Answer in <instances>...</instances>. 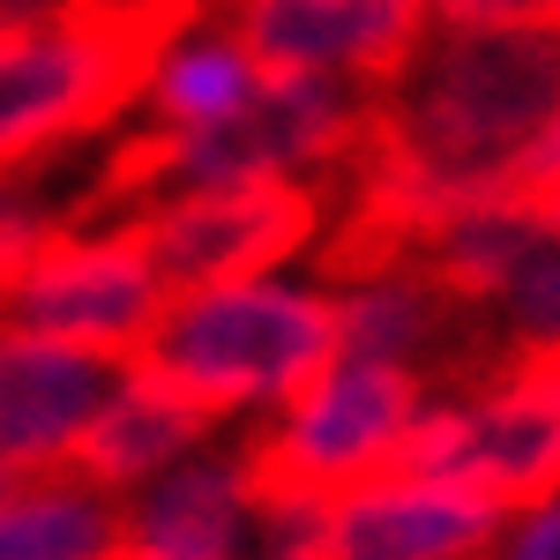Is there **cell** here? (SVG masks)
Listing matches in <instances>:
<instances>
[{
    "mask_svg": "<svg viewBox=\"0 0 560 560\" xmlns=\"http://www.w3.org/2000/svg\"><path fill=\"white\" fill-rule=\"evenodd\" d=\"M560 120V23H441L374 90V128L329 224V261L404 255L486 195H530V150Z\"/></svg>",
    "mask_w": 560,
    "mask_h": 560,
    "instance_id": "cell-1",
    "label": "cell"
},
{
    "mask_svg": "<svg viewBox=\"0 0 560 560\" xmlns=\"http://www.w3.org/2000/svg\"><path fill=\"white\" fill-rule=\"evenodd\" d=\"M337 359V292L314 269H261L202 292H173L150 345L135 351L142 374L179 388L217 427L277 419L322 366Z\"/></svg>",
    "mask_w": 560,
    "mask_h": 560,
    "instance_id": "cell-2",
    "label": "cell"
},
{
    "mask_svg": "<svg viewBox=\"0 0 560 560\" xmlns=\"http://www.w3.org/2000/svg\"><path fill=\"white\" fill-rule=\"evenodd\" d=\"M374 128V97L322 75H269L247 113L202 135H142L105 158V217L195 187H345Z\"/></svg>",
    "mask_w": 560,
    "mask_h": 560,
    "instance_id": "cell-3",
    "label": "cell"
},
{
    "mask_svg": "<svg viewBox=\"0 0 560 560\" xmlns=\"http://www.w3.org/2000/svg\"><path fill=\"white\" fill-rule=\"evenodd\" d=\"M195 0H83L0 31V173H38L135 113L158 38Z\"/></svg>",
    "mask_w": 560,
    "mask_h": 560,
    "instance_id": "cell-4",
    "label": "cell"
},
{
    "mask_svg": "<svg viewBox=\"0 0 560 560\" xmlns=\"http://www.w3.org/2000/svg\"><path fill=\"white\" fill-rule=\"evenodd\" d=\"M322 509L261 471V448L217 433L187 464L128 493L120 560H322Z\"/></svg>",
    "mask_w": 560,
    "mask_h": 560,
    "instance_id": "cell-5",
    "label": "cell"
},
{
    "mask_svg": "<svg viewBox=\"0 0 560 560\" xmlns=\"http://www.w3.org/2000/svg\"><path fill=\"white\" fill-rule=\"evenodd\" d=\"M404 464L456 478L493 509L560 493V351H501L486 374L433 388Z\"/></svg>",
    "mask_w": 560,
    "mask_h": 560,
    "instance_id": "cell-6",
    "label": "cell"
},
{
    "mask_svg": "<svg viewBox=\"0 0 560 560\" xmlns=\"http://www.w3.org/2000/svg\"><path fill=\"white\" fill-rule=\"evenodd\" d=\"M427 396L433 388L419 374L337 351L277 419H261V433H255L261 471L277 486H292V493H306V501H337V493L396 471L411 456Z\"/></svg>",
    "mask_w": 560,
    "mask_h": 560,
    "instance_id": "cell-7",
    "label": "cell"
},
{
    "mask_svg": "<svg viewBox=\"0 0 560 560\" xmlns=\"http://www.w3.org/2000/svg\"><path fill=\"white\" fill-rule=\"evenodd\" d=\"M165 277L142 247L128 217H83L68 232H52L38 255L23 261L0 292V322H23L38 337L135 359L150 345L158 314H165Z\"/></svg>",
    "mask_w": 560,
    "mask_h": 560,
    "instance_id": "cell-8",
    "label": "cell"
},
{
    "mask_svg": "<svg viewBox=\"0 0 560 560\" xmlns=\"http://www.w3.org/2000/svg\"><path fill=\"white\" fill-rule=\"evenodd\" d=\"M142 232L165 292H202L261 269H300L306 247H329L322 187H195L120 210Z\"/></svg>",
    "mask_w": 560,
    "mask_h": 560,
    "instance_id": "cell-9",
    "label": "cell"
},
{
    "mask_svg": "<svg viewBox=\"0 0 560 560\" xmlns=\"http://www.w3.org/2000/svg\"><path fill=\"white\" fill-rule=\"evenodd\" d=\"M224 23L255 45L269 75H322L366 97L396 83L441 31L433 0H224Z\"/></svg>",
    "mask_w": 560,
    "mask_h": 560,
    "instance_id": "cell-10",
    "label": "cell"
},
{
    "mask_svg": "<svg viewBox=\"0 0 560 560\" xmlns=\"http://www.w3.org/2000/svg\"><path fill=\"white\" fill-rule=\"evenodd\" d=\"M329 292H337V351L374 359V366H404L427 388L456 382L464 359V322L478 306H464L427 261L411 255H345L322 261Z\"/></svg>",
    "mask_w": 560,
    "mask_h": 560,
    "instance_id": "cell-11",
    "label": "cell"
},
{
    "mask_svg": "<svg viewBox=\"0 0 560 560\" xmlns=\"http://www.w3.org/2000/svg\"><path fill=\"white\" fill-rule=\"evenodd\" d=\"M120 374H128V359H105V351L38 337L23 322H0V471L15 478L75 471Z\"/></svg>",
    "mask_w": 560,
    "mask_h": 560,
    "instance_id": "cell-12",
    "label": "cell"
},
{
    "mask_svg": "<svg viewBox=\"0 0 560 560\" xmlns=\"http://www.w3.org/2000/svg\"><path fill=\"white\" fill-rule=\"evenodd\" d=\"M509 509L441 471L396 464L322 509V560H486Z\"/></svg>",
    "mask_w": 560,
    "mask_h": 560,
    "instance_id": "cell-13",
    "label": "cell"
},
{
    "mask_svg": "<svg viewBox=\"0 0 560 560\" xmlns=\"http://www.w3.org/2000/svg\"><path fill=\"white\" fill-rule=\"evenodd\" d=\"M261 83H269V68L255 60V45L224 15L187 8L142 68L135 120H142V135H202V128H224L232 113H247Z\"/></svg>",
    "mask_w": 560,
    "mask_h": 560,
    "instance_id": "cell-14",
    "label": "cell"
},
{
    "mask_svg": "<svg viewBox=\"0 0 560 560\" xmlns=\"http://www.w3.org/2000/svg\"><path fill=\"white\" fill-rule=\"evenodd\" d=\"M217 433L224 427H217L210 411H195L179 388H165L158 374H142V366L128 359V374H120V388H113V404L97 411V427H90L75 471L128 501V493L150 486V478H165L173 464H187L195 448H210Z\"/></svg>",
    "mask_w": 560,
    "mask_h": 560,
    "instance_id": "cell-15",
    "label": "cell"
},
{
    "mask_svg": "<svg viewBox=\"0 0 560 560\" xmlns=\"http://www.w3.org/2000/svg\"><path fill=\"white\" fill-rule=\"evenodd\" d=\"M546 240H553L546 195H486V202H471V210L441 217L411 255L427 261L464 306L493 314V300L530 269V255H538Z\"/></svg>",
    "mask_w": 560,
    "mask_h": 560,
    "instance_id": "cell-16",
    "label": "cell"
},
{
    "mask_svg": "<svg viewBox=\"0 0 560 560\" xmlns=\"http://www.w3.org/2000/svg\"><path fill=\"white\" fill-rule=\"evenodd\" d=\"M128 501L83 471H38L0 493V560H120Z\"/></svg>",
    "mask_w": 560,
    "mask_h": 560,
    "instance_id": "cell-17",
    "label": "cell"
},
{
    "mask_svg": "<svg viewBox=\"0 0 560 560\" xmlns=\"http://www.w3.org/2000/svg\"><path fill=\"white\" fill-rule=\"evenodd\" d=\"M52 165H60V158H52ZM52 165H38V173H0V292H8V277L38 255L52 232H68V224H83V217H105L97 195L60 187Z\"/></svg>",
    "mask_w": 560,
    "mask_h": 560,
    "instance_id": "cell-18",
    "label": "cell"
},
{
    "mask_svg": "<svg viewBox=\"0 0 560 560\" xmlns=\"http://www.w3.org/2000/svg\"><path fill=\"white\" fill-rule=\"evenodd\" d=\"M493 329L509 337V351H560V224L530 255V269L493 300Z\"/></svg>",
    "mask_w": 560,
    "mask_h": 560,
    "instance_id": "cell-19",
    "label": "cell"
},
{
    "mask_svg": "<svg viewBox=\"0 0 560 560\" xmlns=\"http://www.w3.org/2000/svg\"><path fill=\"white\" fill-rule=\"evenodd\" d=\"M486 560H560V493H538V501L509 509Z\"/></svg>",
    "mask_w": 560,
    "mask_h": 560,
    "instance_id": "cell-20",
    "label": "cell"
},
{
    "mask_svg": "<svg viewBox=\"0 0 560 560\" xmlns=\"http://www.w3.org/2000/svg\"><path fill=\"white\" fill-rule=\"evenodd\" d=\"M441 23H560V0H433Z\"/></svg>",
    "mask_w": 560,
    "mask_h": 560,
    "instance_id": "cell-21",
    "label": "cell"
},
{
    "mask_svg": "<svg viewBox=\"0 0 560 560\" xmlns=\"http://www.w3.org/2000/svg\"><path fill=\"white\" fill-rule=\"evenodd\" d=\"M523 187H530V195H560V120L546 128V142L530 150V173H523Z\"/></svg>",
    "mask_w": 560,
    "mask_h": 560,
    "instance_id": "cell-22",
    "label": "cell"
},
{
    "mask_svg": "<svg viewBox=\"0 0 560 560\" xmlns=\"http://www.w3.org/2000/svg\"><path fill=\"white\" fill-rule=\"evenodd\" d=\"M68 8H83V0H0V31H31V23L68 15Z\"/></svg>",
    "mask_w": 560,
    "mask_h": 560,
    "instance_id": "cell-23",
    "label": "cell"
},
{
    "mask_svg": "<svg viewBox=\"0 0 560 560\" xmlns=\"http://www.w3.org/2000/svg\"><path fill=\"white\" fill-rule=\"evenodd\" d=\"M546 210H553V224H560V195H546Z\"/></svg>",
    "mask_w": 560,
    "mask_h": 560,
    "instance_id": "cell-24",
    "label": "cell"
},
{
    "mask_svg": "<svg viewBox=\"0 0 560 560\" xmlns=\"http://www.w3.org/2000/svg\"><path fill=\"white\" fill-rule=\"evenodd\" d=\"M8 486H15V471H0V493H8Z\"/></svg>",
    "mask_w": 560,
    "mask_h": 560,
    "instance_id": "cell-25",
    "label": "cell"
}]
</instances>
